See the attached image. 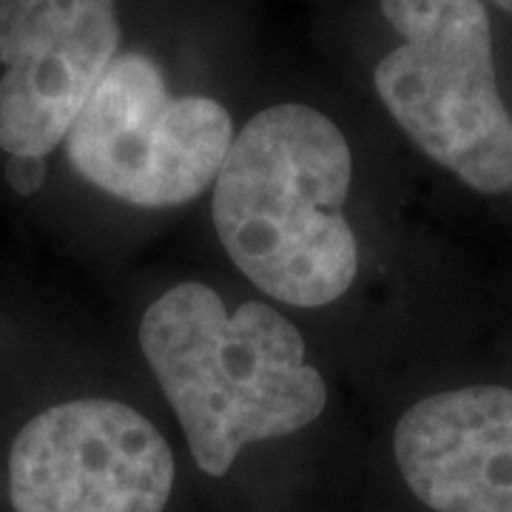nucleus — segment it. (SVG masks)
<instances>
[{"label": "nucleus", "mask_w": 512, "mask_h": 512, "mask_svg": "<svg viewBox=\"0 0 512 512\" xmlns=\"http://www.w3.org/2000/svg\"><path fill=\"white\" fill-rule=\"evenodd\" d=\"M353 157L339 126L308 106H274L234 137L214 180V228L256 288L319 308L353 285L359 248L342 214Z\"/></svg>", "instance_id": "obj_1"}, {"label": "nucleus", "mask_w": 512, "mask_h": 512, "mask_svg": "<svg viewBox=\"0 0 512 512\" xmlns=\"http://www.w3.org/2000/svg\"><path fill=\"white\" fill-rule=\"evenodd\" d=\"M140 348L183 424L202 473L225 476L254 441L308 427L328 404L305 339L262 302L228 313L208 285L183 282L148 305Z\"/></svg>", "instance_id": "obj_2"}, {"label": "nucleus", "mask_w": 512, "mask_h": 512, "mask_svg": "<svg viewBox=\"0 0 512 512\" xmlns=\"http://www.w3.org/2000/svg\"><path fill=\"white\" fill-rule=\"evenodd\" d=\"M402 46L373 72L416 146L481 194L512 188V114L495 83L484 0H382Z\"/></svg>", "instance_id": "obj_3"}, {"label": "nucleus", "mask_w": 512, "mask_h": 512, "mask_svg": "<svg viewBox=\"0 0 512 512\" xmlns=\"http://www.w3.org/2000/svg\"><path fill=\"white\" fill-rule=\"evenodd\" d=\"M234 143L231 114L211 97H171L160 66L111 60L66 134L74 171L117 200L168 208L214 185Z\"/></svg>", "instance_id": "obj_4"}, {"label": "nucleus", "mask_w": 512, "mask_h": 512, "mask_svg": "<svg viewBox=\"0 0 512 512\" xmlns=\"http://www.w3.org/2000/svg\"><path fill=\"white\" fill-rule=\"evenodd\" d=\"M174 456L151 421L111 399L37 413L9 453L15 512H163Z\"/></svg>", "instance_id": "obj_5"}, {"label": "nucleus", "mask_w": 512, "mask_h": 512, "mask_svg": "<svg viewBox=\"0 0 512 512\" xmlns=\"http://www.w3.org/2000/svg\"><path fill=\"white\" fill-rule=\"evenodd\" d=\"M114 0H0V148L46 157L117 57Z\"/></svg>", "instance_id": "obj_6"}, {"label": "nucleus", "mask_w": 512, "mask_h": 512, "mask_svg": "<svg viewBox=\"0 0 512 512\" xmlns=\"http://www.w3.org/2000/svg\"><path fill=\"white\" fill-rule=\"evenodd\" d=\"M396 464L436 512H512V390L481 384L427 396L396 424Z\"/></svg>", "instance_id": "obj_7"}, {"label": "nucleus", "mask_w": 512, "mask_h": 512, "mask_svg": "<svg viewBox=\"0 0 512 512\" xmlns=\"http://www.w3.org/2000/svg\"><path fill=\"white\" fill-rule=\"evenodd\" d=\"M46 174L43 157H12L6 165V177L18 194H35Z\"/></svg>", "instance_id": "obj_8"}, {"label": "nucleus", "mask_w": 512, "mask_h": 512, "mask_svg": "<svg viewBox=\"0 0 512 512\" xmlns=\"http://www.w3.org/2000/svg\"><path fill=\"white\" fill-rule=\"evenodd\" d=\"M490 3H495L498 9H504L507 15H512V0H490Z\"/></svg>", "instance_id": "obj_9"}]
</instances>
